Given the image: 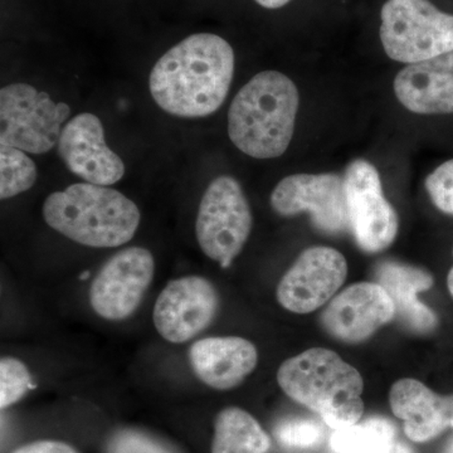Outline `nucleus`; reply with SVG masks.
<instances>
[{
    "label": "nucleus",
    "instance_id": "f3484780",
    "mask_svg": "<svg viewBox=\"0 0 453 453\" xmlns=\"http://www.w3.org/2000/svg\"><path fill=\"white\" fill-rule=\"evenodd\" d=\"M389 404L412 442H428L451 427L452 395H437L422 381L411 378L395 381Z\"/></svg>",
    "mask_w": 453,
    "mask_h": 453
},
{
    "label": "nucleus",
    "instance_id": "bb28decb",
    "mask_svg": "<svg viewBox=\"0 0 453 453\" xmlns=\"http://www.w3.org/2000/svg\"><path fill=\"white\" fill-rule=\"evenodd\" d=\"M378 453H413L412 449L407 445H404L401 441L395 440V442L390 443L386 449H381Z\"/></svg>",
    "mask_w": 453,
    "mask_h": 453
},
{
    "label": "nucleus",
    "instance_id": "4468645a",
    "mask_svg": "<svg viewBox=\"0 0 453 453\" xmlns=\"http://www.w3.org/2000/svg\"><path fill=\"white\" fill-rule=\"evenodd\" d=\"M57 150L68 170L86 183L112 186L125 175V164L107 146L103 122L94 113L82 112L68 121Z\"/></svg>",
    "mask_w": 453,
    "mask_h": 453
},
{
    "label": "nucleus",
    "instance_id": "7ed1b4c3",
    "mask_svg": "<svg viewBox=\"0 0 453 453\" xmlns=\"http://www.w3.org/2000/svg\"><path fill=\"white\" fill-rule=\"evenodd\" d=\"M277 383L288 398L320 416L334 431L360 421L365 380L335 351L312 348L285 360Z\"/></svg>",
    "mask_w": 453,
    "mask_h": 453
},
{
    "label": "nucleus",
    "instance_id": "20e7f679",
    "mask_svg": "<svg viewBox=\"0 0 453 453\" xmlns=\"http://www.w3.org/2000/svg\"><path fill=\"white\" fill-rule=\"evenodd\" d=\"M44 222L73 242L115 249L133 240L142 214L127 196L91 183L73 184L43 203Z\"/></svg>",
    "mask_w": 453,
    "mask_h": 453
},
{
    "label": "nucleus",
    "instance_id": "a211bd4d",
    "mask_svg": "<svg viewBox=\"0 0 453 453\" xmlns=\"http://www.w3.org/2000/svg\"><path fill=\"white\" fill-rule=\"evenodd\" d=\"M374 279L389 295L395 303V318L407 329L422 335L437 329V315L418 299L419 294L434 286L431 273L410 265L384 261L375 267Z\"/></svg>",
    "mask_w": 453,
    "mask_h": 453
},
{
    "label": "nucleus",
    "instance_id": "aec40b11",
    "mask_svg": "<svg viewBox=\"0 0 453 453\" xmlns=\"http://www.w3.org/2000/svg\"><path fill=\"white\" fill-rule=\"evenodd\" d=\"M395 440L396 428L393 422L383 417H372L334 431L330 446L336 453H378Z\"/></svg>",
    "mask_w": 453,
    "mask_h": 453
},
{
    "label": "nucleus",
    "instance_id": "5701e85b",
    "mask_svg": "<svg viewBox=\"0 0 453 453\" xmlns=\"http://www.w3.org/2000/svg\"><path fill=\"white\" fill-rule=\"evenodd\" d=\"M275 436L283 446L311 449L323 441L324 427L315 419L294 417L276 426Z\"/></svg>",
    "mask_w": 453,
    "mask_h": 453
},
{
    "label": "nucleus",
    "instance_id": "a878e982",
    "mask_svg": "<svg viewBox=\"0 0 453 453\" xmlns=\"http://www.w3.org/2000/svg\"><path fill=\"white\" fill-rule=\"evenodd\" d=\"M12 453H77L73 447L59 441H37L19 447Z\"/></svg>",
    "mask_w": 453,
    "mask_h": 453
},
{
    "label": "nucleus",
    "instance_id": "412c9836",
    "mask_svg": "<svg viewBox=\"0 0 453 453\" xmlns=\"http://www.w3.org/2000/svg\"><path fill=\"white\" fill-rule=\"evenodd\" d=\"M37 177V166L26 151L0 146V198L3 201L31 189Z\"/></svg>",
    "mask_w": 453,
    "mask_h": 453
},
{
    "label": "nucleus",
    "instance_id": "2eb2a0df",
    "mask_svg": "<svg viewBox=\"0 0 453 453\" xmlns=\"http://www.w3.org/2000/svg\"><path fill=\"white\" fill-rule=\"evenodd\" d=\"M188 357L196 378L216 390L240 386L258 365L257 348L240 336L198 340L190 347Z\"/></svg>",
    "mask_w": 453,
    "mask_h": 453
},
{
    "label": "nucleus",
    "instance_id": "0eeeda50",
    "mask_svg": "<svg viewBox=\"0 0 453 453\" xmlns=\"http://www.w3.org/2000/svg\"><path fill=\"white\" fill-rule=\"evenodd\" d=\"M71 107L55 103L47 92L28 83L0 89V145L31 154L49 153L58 144Z\"/></svg>",
    "mask_w": 453,
    "mask_h": 453
},
{
    "label": "nucleus",
    "instance_id": "ddd939ff",
    "mask_svg": "<svg viewBox=\"0 0 453 453\" xmlns=\"http://www.w3.org/2000/svg\"><path fill=\"white\" fill-rule=\"evenodd\" d=\"M395 319V308L377 282L349 286L327 303L320 321L325 332L348 344L365 342Z\"/></svg>",
    "mask_w": 453,
    "mask_h": 453
},
{
    "label": "nucleus",
    "instance_id": "f257e3e1",
    "mask_svg": "<svg viewBox=\"0 0 453 453\" xmlns=\"http://www.w3.org/2000/svg\"><path fill=\"white\" fill-rule=\"evenodd\" d=\"M234 74V50L211 33L179 42L155 64L149 88L157 105L173 116L205 118L225 103Z\"/></svg>",
    "mask_w": 453,
    "mask_h": 453
},
{
    "label": "nucleus",
    "instance_id": "f03ea898",
    "mask_svg": "<svg viewBox=\"0 0 453 453\" xmlns=\"http://www.w3.org/2000/svg\"><path fill=\"white\" fill-rule=\"evenodd\" d=\"M299 89L279 71L252 77L228 111V135L235 148L255 159L281 157L294 136Z\"/></svg>",
    "mask_w": 453,
    "mask_h": 453
},
{
    "label": "nucleus",
    "instance_id": "393cba45",
    "mask_svg": "<svg viewBox=\"0 0 453 453\" xmlns=\"http://www.w3.org/2000/svg\"><path fill=\"white\" fill-rule=\"evenodd\" d=\"M110 453H168L142 434L124 432L113 438Z\"/></svg>",
    "mask_w": 453,
    "mask_h": 453
},
{
    "label": "nucleus",
    "instance_id": "b1692460",
    "mask_svg": "<svg viewBox=\"0 0 453 453\" xmlns=\"http://www.w3.org/2000/svg\"><path fill=\"white\" fill-rule=\"evenodd\" d=\"M426 189L438 210L453 216V159L441 164L428 175Z\"/></svg>",
    "mask_w": 453,
    "mask_h": 453
},
{
    "label": "nucleus",
    "instance_id": "9b49d317",
    "mask_svg": "<svg viewBox=\"0 0 453 453\" xmlns=\"http://www.w3.org/2000/svg\"><path fill=\"white\" fill-rule=\"evenodd\" d=\"M348 277V262L332 247L305 250L277 285L280 305L294 314L305 315L326 305Z\"/></svg>",
    "mask_w": 453,
    "mask_h": 453
},
{
    "label": "nucleus",
    "instance_id": "6e6552de",
    "mask_svg": "<svg viewBox=\"0 0 453 453\" xmlns=\"http://www.w3.org/2000/svg\"><path fill=\"white\" fill-rule=\"evenodd\" d=\"M350 232L360 250L378 253L398 234V214L384 196L380 173L372 163L357 159L344 175Z\"/></svg>",
    "mask_w": 453,
    "mask_h": 453
},
{
    "label": "nucleus",
    "instance_id": "1a4fd4ad",
    "mask_svg": "<svg viewBox=\"0 0 453 453\" xmlns=\"http://www.w3.org/2000/svg\"><path fill=\"white\" fill-rule=\"evenodd\" d=\"M271 207L282 217L306 213L319 231L338 235L350 231L344 178L333 173L294 174L271 193Z\"/></svg>",
    "mask_w": 453,
    "mask_h": 453
},
{
    "label": "nucleus",
    "instance_id": "4be33fe9",
    "mask_svg": "<svg viewBox=\"0 0 453 453\" xmlns=\"http://www.w3.org/2000/svg\"><path fill=\"white\" fill-rule=\"evenodd\" d=\"M35 388L31 372L25 363L13 357L0 360V408L7 410Z\"/></svg>",
    "mask_w": 453,
    "mask_h": 453
},
{
    "label": "nucleus",
    "instance_id": "c85d7f7f",
    "mask_svg": "<svg viewBox=\"0 0 453 453\" xmlns=\"http://www.w3.org/2000/svg\"><path fill=\"white\" fill-rule=\"evenodd\" d=\"M447 288H449V294L453 297V267L449 270V276H447Z\"/></svg>",
    "mask_w": 453,
    "mask_h": 453
},
{
    "label": "nucleus",
    "instance_id": "c756f323",
    "mask_svg": "<svg viewBox=\"0 0 453 453\" xmlns=\"http://www.w3.org/2000/svg\"><path fill=\"white\" fill-rule=\"evenodd\" d=\"M442 453H453V436L447 441L445 447H443Z\"/></svg>",
    "mask_w": 453,
    "mask_h": 453
},
{
    "label": "nucleus",
    "instance_id": "39448f33",
    "mask_svg": "<svg viewBox=\"0 0 453 453\" xmlns=\"http://www.w3.org/2000/svg\"><path fill=\"white\" fill-rule=\"evenodd\" d=\"M387 56L413 65L453 52V16L429 0H387L380 12Z\"/></svg>",
    "mask_w": 453,
    "mask_h": 453
},
{
    "label": "nucleus",
    "instance_id": "dca6fc26",
    "mask_svg": "<svg viewBox=\"0 0 453 453\" xmlns=\"http://www.w3.org/2000/svg\"><path fill=\"white\" fill-rule=\"evenodd\" d=\"M399 103L419 115L453 113V52L408 65L396 73Z\"/></svg>",
    "mask_w": 453,
    "mask_h": 453
},
{
    "label": "nucleus",
    "instance_id": "cd10ccee",
    "mask_svg": "<svg viewBox=\"0 0 453 453\" xmlns=\"http://www.w3.org/2000/svg\"><path fill=\"white\" fill-rule=\"evenodd\" d=\"M255 2L266 9H279L285 7L291 0H255Z\"/></svg>",
    "mask_w": 453,
    "mask_h": 453
},
{
    "label": "nucleus",
    "instance_id": "9d476101",
    "mask_svg": "<svg viewBox=\"0 0 453 453\" xmlns=\"http://www.w3.org/2000/svg\"><path fill=\"white\" fill-rule=\"evenodd\" d=\"M153 253L142 247L121 250L107 259L89 288V303L100 318L121 321L138 310L153 282Z\"/></svg>",
    "mask_w": 453,
    "mask_h": 453
},
{
    "label": "nucleus",
    "instance_id": "f8f14e48",
    "mask_svg": "<svg viewBox=\"0 0 453 453\" xmlns=\"http://www.w3.org/2000/svg\"><path fill=\"white\" fill-rule=\"evenodd\" d=\"M219 308V291L202 276L173 280L155 301V329L166 342L183 344L210 326Z\"/></svg>",
    "mask_w": 453,
    "mask_h": 453
},
{
    "label": "nucleus",
    "instance_id": "423d86ee",
    "mask_svg": "<svg viewBox=\"0 0 453 453\" xmlns=\"http://www.w3.org/2000/svg\"><path fill=\"white\" fill-rule=\"evenodd\" d=\"M253 225L252 211L241 184L222 175L205 189L196 220L199 247L220 266H231L249 241Z\"/></svg>",
    "mask_w": 453,
    "mask_h": 453
},
{
    "label": "nucleus",
    "instance_id": "7c9ffc66",
    "mask_svg": "<svg viewBox=\"0 0 453 453\" xmlns=\"http://www.w3.org/2000/svg\"><path fill=\"white\" fill-rule=\"evenodd\" d=\"M451 427L453 428V395H452V417H451Z\"/></svg>",
    "mask_w": 453,
    "mask_h": 453
},
{
    "label": "nucleus",
    "instance_id": "6ab92c4d",
    "mask_svg": "<svg viewBox=\"0 0 453 453\" xmlns=\"http://www.w3.org/2000/svg\"><path fill=\"white\" fill-rule=\"evenodd\" d=\"M270 449V437L252 414L228 407L216 417L211 453H268Z\"/></svg>",
    "mask_w": 453,
    "mask_h": 453
}]
</instances>
